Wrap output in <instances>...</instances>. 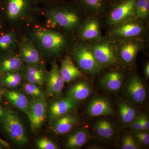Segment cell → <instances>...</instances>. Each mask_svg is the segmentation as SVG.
Wrapping results in <instances>:
<instances>
[{
    "label": "cell",
    "instance_id": "1",
    "mask_svg": "<svg viewBox=\"0 0 149 149\" xmlns=\"http://www.w3.org/2000/svg\"><path fill=\"white\" fill-rule=\"evenodd\" d=\"M3 118V127L10 139L18 146L26 145L28 141L26 130L16 113L8 111Z\"/></svg>",
    "mask_w": 149,
    "mask_h": 149
},
{
    "label": "cell",
    "instance_id": "2",
    "mask_svg": "<svg viewBox=\"0 0 149 149\" xmlns=\"http://www.w3.org/2000/svg\"><path fill=\"white\" fill-rule=\"evenodd\" d=\"M35 35L43 49L49 53L58 54L65 46V38L58 32L40 29L35 32Z\"/></svg>",
    "mask_w": 149,
    "mask_h": 149
},
{
    "label": "cell",
    "instance_id": "3",
    "mask_svg": "<svg viewBox=\"0 0 149 149\" xmlns=\"http://www.w3.org/2000/svg\"><path fill=\"white\" fill-rule=\"evenodd\" d=\"M73 57L80 69L89 74H95L101 69L102 66L96 60L92 51L84 46H79L74 49Z\"/></svg>",
    "mask_w": 149,
    "mask_h": 149
},
{
    "label": "cell",
    "instance_id": "4",
    "mask_svg": "<svg viewBox=\"0 0 149 149\" xmlns=\"http://www.w3.org/2000/svg\"><path fill=\"white\" fill-rule=\"evenodd\" d=\"M48 104L45 98L34 99L30 103L27 114L32 131L39 130L47 118Z\"/></svg>",
    "mask_w": 149,
    "mask_h": 149
},
{
    "label": "cell",
    "instance_id": "5",
    "mask_svg": "<svg viewBox=\"0 0 149 149\" xmlns=\"http://www.w3.org/2000/svg\"><path fill=\"white\" fill-rule=\"evenodd\" d=\"M49 13L51 22L65 29H73L80 21L76 13L68 9H54Z\"/></svg>",
    "mask_w": 149,
    "mask_h": 149
},
{
    "label": "cell",
    "instance_id": "6",
    "mask_svg": "<svg viewBox=\"0 0 149 149\" xmlns=\"http://www.w3.org/2000/svg\"><path fill=\"white\" fill-rule=\"evenodd\" d=\"M47 95L59 97L62 95L65 82L60 72V68L55 61L52 63V68L48 72L47 81Z\"/></svg>",
    "mask_w": 149,
    "mask_h": 149
},
{
    "label": "cell",
    "instance_id": "7",
    "mask_svg": "<svg viewBox=\"0 0 149 149\" xmlns=\"http://www.w3.org/2000/svg\"><path fill=\"white\" fill-rule=\"evenodd\" d=\"M76 107V102L67 97L51 102L48 107L49 119L51 122L67 114Z\"/></svg>",
    "mask_w": 149,
    "mask_h": 149
},
{
    "label": "cell",
    "instance_id": "8",
    "mask_svg": "<svg viewBox=\"0 0 149 149\" xmlns=\"http://www.w3.org/2000/svg\"><path fill=\"white\" fill-rule=\"evenodd\" d=\"M136 0H123L118 3L112 11L109 21L110 24H116L123 21L136 13Z\"/></svg>",
    "mask_w": 149,
    "mask_h": 149
},
{
    "label": "cell",
    "instance_id": "9",
    "mask_svg": "<svg viewBox=\"0 0 149 149\" xmlns=\"http://www.w3.org/2000/svg\"><path fill=\"white\" fill-rule=\"evenodd\" d=\"M128 97L134 102L143 103L146 97V90L143 81L137 76L130 77L125 88Z\"/></svg>",
    "mask_w": 149,
    "mask_h": 149
},
{
    "label": "cell",
    "instance_id": "10",
    "mask_svg": "<svg viewBox=\"0 0 149 149\" xmlns=\"http://www.w3.org/2000/svg\"><path fill=\"white\" fill-rule=\"evenodd\" d=\"M87 113L91 117L111 116L114 114V110L111 104L104 98H95L88 104Z\"/></svg>",
    "mask_w": 149,
    "mask_h": 149
},
{
    "label": "cell",
    "instance_id": "11",
    "mask_svg": "<svg viewBox=\"0 0 149 149\" xmlns=\"http://www.w3.org/2000/svg\"><path fill=\"white\" fill-rule=\"evenodd\" d=\"M19 49L21 58L28 65L41 64V56L32 41L24 37L19 45Z\"/></svg>",
    "mask_w": 149,
    "mask_h": 149
},
{
    "label": "cell",
    "instance_id": "12",
    "mask_svg": "<svg viewBox=\"0 0 149 149\" xmlns=\"http://www.w3.org/2000/svg\"><path fill=\"white\" fill-rule=\"evenodd\" d=\"M92 52L96 60L102 67L113 64L116 61L114 51L107 44L97 45Z\"/></svg>",
    "mask_w": 149,
    "mask_h": 149
},
{
    "label": "cell",
    "instance_id": "13",
    "mask_svg": "<svg viewBox=\"0 0 149 149\" xmlns=\"http://www.w3.org/2000/svg\"><path fill=\"white\" fill-rule=\"evenodd\" d=\"M123 82L122 72L115 71L107 73L100 81L102 88L111 93H116L120 91Z\"/></svg>",
    "mask_w": 149,
    "mask_h": 149
},
{
    "label": "cell",
    "instance_id": "14",
    "mask_svg": "<svg viewBox=\"0 0 149 149\" xmlns=\"http://www.w3.org/2000/svg\"><path fill=\"white\" fill-rule=\"evenodd\" d=\"M60 72L65 83H70L78 78L84 77L69 56L65 57L62 60Z\"/></svg>",
    "mask_w": 149,
    "mask_h": 149
},
{
    "label": "cell",
    "instance_id": "15",
    "mask_svg": "<svg viewBox=\"0 0 149 149\" xmlns=\"http://www.w3.org/2000/svg\"><path fill=\"white\" fill-rule=\"evenodd\" d=\"M79 121V118L74 115L66 114L55 120L52 130L56 135H64L69 133Z\"/></svg>",
    "mask_w": 149,
    "mask_h": 149
},
{
    "label": "cell",
    "instance_id": "16",
    "mask_svg": "<svg viewBox=\"0 0 149 149\" xmlns=\"http://www.w3.org/2000/svg\"><path fill=\"white\" fill-rule=\"evenodd\" d=\"M48 72L40 65H28L24 70L23 76L29 83L42 86L46 83Z\"/></svg>",
    "mask_w": 149,
    "mask_h": 149
},
{
    "label": "cell",
    "instance_id": "17",
    "mask_svg": "<svg viewBox=\"0 0 149 149\" xmlns=\"http://www.w3.org/2000/svg\"><path fill=\"white\" fill-rule=\"evenodd\" d=\"M32 2H34L33 0H5L9 17L12 19L17 18L30 8Z\"/></svg>",
    "mask_w": 149,
    "mask_h": 149
},
{
    "label": "cell",
    "instance_id": "18",
    "mask_svg": "<svg viewBox=\"0 0 149 149\" xmlns=\"http://www.w3.org/2000/svg\"><path fill=\"white\" fill-rule=\"evenodd\" d=\"M92 92L91 85L84 80L73 85L68 92L67 96L76 103L86 100L91 95Z\"/></svg>",
    "mask_w": 149,
    "mask_h": 149
},
{
    "label": "cell",
    "instance_id": "19",
    "mask_svg": "<svg viewBox=\"0 0 149 149\" xmlns=\"http://www.w3.org/2000/svg\"><path fill=\"white\" fill-rule=\"evenodd\" d=\"M4 95L13 106L27 114L30 102L25 94L14 90L5 91Z\"/></svg>",
    "mask_w": 149,
    "mask_h": 149
},
{
    "label": "cell",
    "instance_id": "20",
    "mask_svg": "<svg viewBox=\"0 0 149 149\" xmlns=\"http://www.w3.org/2000/svg\"><path fill=\"white\" fill-rule=\"evenodd\" d=\"M89 138L88 130L85 129L76 130L68 137L65 146L67 148H78L86 144Z\"/></svg>",
    "mask_w": 149,
    "mask_h": 149
},
{
    "label": "cell",
    "instance_id": "21",
    "mask_svg": "<svg viewBox=\"0 0 149 149\" xmlns=\"http://www.w3.org/2000/svg\"><path fill=\"white\" fill-rule=\"evenodd\" d=\"M95 132L102 139L110 140L114 136L116 128L113 123L107 120L100 119L95 123Z\"/></svg>",
    "mask_w": 149,
    "mask_h": 149
},
{
    "label": "cell",
    "instance_id": "22",
    "mask_svg": "<svg viewBox=\"0 0 149 149\" xmlns=\"http://www.w3.org/2000/svg\"><path fill=\"white\" fill-rule=\"evenodd\" d=\"M118 108L120 119L125 124H130L139 116L137 110L126 103L120 102Z\"/></svg>",
    "mask_w": 149,
    "mask_h": 149
},
{
    "label": "cell",
    "instance_id": "23",
    "mask_svg": "<svg viewBox=\"0 0 149 149\" xmlns=\"http://www.w3.org/2000/svg\"><path fill=\"white\" fill-rule=\"evenodd\" d=\"M23 60L21 57L13 56L5 59L2 62L0 70L2 72H17L22 68Z\"/></svg>",
    "mask_w": 149,
    "mask_h": 149
},
{
    "label": "cell",
    "instance_id": "24",
    "mask_svg": "<svg viewBox=\"0 0 149 149\" xmlns=\"http://www.w3.org/2000/svg\"><path fill=\"white\" fill-rule=\"evenodd\" d=\"M143 27L139 24L128 23L118 27L115 29L116 35L123 37H130L139 35L142 32Z\"/></svg>",
    "mask_w": 149,
    "mask_h": 149
},
{
    "label": "cell",
    "instance_id": "25",
    "mask_svg": "<svg viewBox=\"0 0 149 149\" xmlns=\"http://www.w3.org/2000/svg\"><path fill=\"white\" fill-rule=\"evenodd\" d=\"M100 35V27L97 21L91 20L88 22L81 32L82 37L86 40H93L97 38Z\"/></svg>",
    "mask_w": 149,
    "mask_h": 149
},
{
    "label": "cell",
    "instance_id": "26",
    "mask_svg": "<svg viewBox=\"0 0 149 149\" xmlns=\"http://www.w3.org/2000/svg\"><path fill=\"white\" fill-rule=\"evenodd\" d=\"M138 46L133 43H129L124 45L120 50L121 58L124 62L130 63L133 61L138 52Z\"/></svg>",
    "mask_w": 149,
    "mask_h": 149
},
{
    "label": "cell",
    "instance_id": "27",
    "mask_svg": "<svg viewBox=\"0 0 149 149\" xmlns=\"http://www.w3.org/2000/svg\"><path fill=\"white\" fill-rule=\"evenodd\" d=\"M40 85L27 82L22 86V89L25 94L30 96L34 99L45 98V93Z\"/></svg>",
    "mask_w": 149,
    "mask_h": 149
},
{
    "label": "cell",
    "instance_id": "28",
    "mask_svg": "<svg viewBox=\"0 0 149 149\" xmlns=\"http://www.w3.org/2000/svg\"><path fill=\"white\" fill-rule=\"evenodd\" d=\"M22 76L20 73L17 72H6L3 83L4 85L9 88H16L21 83Z\"/></svg>",
    "mask_w": 149,
    "mask_h": 149
},
{
    "label": "cell",
    "instance_id": "29",
    "mask_svg": "<svg viewBox=\"0 0 149 149\" xmlns=\"http://www.w3.org/2000/svg\"><path fill=\"white\" fill-rule=\"evenodd\" d=\"M136 13L139 18L146 17L149 13V0H136Z\"/></svg>",
    "mask_w": 149,
    "mask_h": 149
},
{
    "label": "cell",
    "instance_id": "30",
    "mask_svg": "<svg viewBox=\"0 0 149 149\" xmlns=\"http://www.w3.org/2000/svg\"><path fill=\"white\" fill-rule=\"evenodd\" d=\"M121 148L123 149H137L139 148L136 139L131 135H126L123 139Z\"/></svg>",
    "mask_w": 149,
    "mask_h": 149
},
{
    "label": "cell",
    "instance_id": "31",
    "mask_svg": "<svg viewBox=\"0 0 149 149\" xmlns=\"http://www.w3.org/2000/svg\"><path fill=\"white\" fill-rule=\"evenodd\" d=\"M37 146L40 149H57L58 147L56 144L47 138H42L37 141Z\"/></svg>",
    "mask_w": 149,
    "mask_h": 149
},
{
    "label": "cell",
    "instance_id": "32",
    "mask_svg": "<svg viewBox=\"0 0 149 149\" xmlns=\"http://www.w3.org/2000/svg\"><path fill=\"white\" fill-rule=\"evenodd\" d=\"M14 41V38L11 34H5L0 36V49L6 50L11 47Z\"/></svg>",
    "mask_w": 149,
    "mask_h": 149
},
{
    "label": "cell",
    "instance_id": "33",
    "mask_svg": "<svg viewBox=\"0 0 149 149\" xmlns=\"http://www.w3.org/2000/svg\"><path fill=\"white\" fill-rule=\"evenodd\" d=\"M85 6L93 10H99L103 6L104 0H81Z\"/></svg>",
    "mask_w": 149,
    "mask_h": 149
},
{
    "label": "cell",
    "instance_id": "34",
    "mask_svg": "<svg viewBox=\"0 0 149 149\" xmlns=\"http://www.w3.org/2000/svg\"><path fill=\"white\" fill-rule=\"evenodd\" d=\"M135 137L137 142L145 146L149 144V135L147 132L143 131H138L135 134Z\"/></svg>",
    "mask_w": 149,
    "mask_h": 149
},
{
    "label": "cell",
    "instance_id": "35",
    "mask_svg": "<svg viewBox=\"0 0 149 149\" xmlns=\"http://www.w3.org/2000/svg\"><path fill=\"white\" fill-rule=\"evenodd\" d=\"M130 126L131 129L137 132L144 130L143 127L141 123L140 116H138L132 121L130 123Z\"/></svg>",
    "mask_w": 149,
    "mask_h": 149
},
{
    "label": "cell",
    "instance_id": "36",
    "mask_svg": "<svg viewBox=\"0 0 149 149\" xmlns=\"http://www.w3.org/2000/svg\"><path fill=\"white\" fill-rule=\"evenodd\" d=\"M141 123L143 127L144 130H148L149 129V120L148 116L146 114L140 116Z\"/></svg>",
    "mask_w": 149,
    "mask_h": 149
},
{
    "label": "cell",
    "instance_id": "37",
    "mask_svg": "<svg viewBox=\"0 0 149 149\" xmlns=\"http://www.w3.org/2000/svg\"><path fill=\"white\" fill-rule=\"evenodd\" d=\"M145 74H146V76L148 78L149 77V63L146 65V67H145Z\"/></svg>",
    "mask_w": 149,
    "mask_h": 149
},
{
    "label": "cell",
    "instance_id": "38",
    "mask_svg": "<svg viewBox=\"0 0 149 149\" xmlns=\"http://www.w3.org/2000/svg\"><path fill=\"white\" fill-rule=\"evenodd\" d=\"M56 0H33L34 2H43V3H49L55 1Z\"/></svg>",
    "mask_w": 149,
    "mask_h": 149
},
{
    "label": "cell",
    "instance_id": "39",
    "mask_svg": "<svg viewBox=\"0 0 149 149\" xmlns=\"http://www.w3.org/2000/svg\"><path fill=\"white\" fill-rule=\"evenodd\" d=\"M5 113V111L0 106V118H3L4 115Z\"/></svg>",
    "mask_w": 149,
    "mask_h": 149
},
{
    "label": "cell",
    "instance_id": "40",
    "mask_svg": "<svg viewBox=\"0 0 149 149\" xmlns=\"http://www.w3.org/2000/svg\"><path fill=\"white\" fill-rule=\"evenodd\" d=\"M0 142H1V143L3 145L5 146L6 147H8L9 145L8 143L6 142L5 141H3V140H1V139H0Z\"/></svg>",
    "mask_w": 149,
    "mask_h": 149
},
{
    "label": "cell",
    "instance_id": "41",
    "mask_svg": "<svg viewBox=\"0 0 149 149\" xmlns=\"http://www.w3.org/2000/svg\"><path fill=\"white\" fill-rule=\"evenodd\" d=\"M5 91H3L2 89L0 88V99L2 97Z\"/></svg>",
    "mask_w": 149,
    "mask_h": 149
},
{
    "label": "cell",
    "instance_id": "42",
    "mask_svg": "<svg viewBox=\"0 0 149 149\" xmlns=\"http://www.w3.org/2000/svg\"><path fill=\"white\" fill-rule=\"evenodd\" d=\"M112 1H119V2H120L121 1H123V0H112Z\"/></svg>",
    "mask_w": 149,
    "mask_h": 149
},
{
    "label": "cell",
    "instance_id": "43",
    "mask_svg": "<svg viewBox=\"0 0 149 149\" xmlns=\"http://www.w3.org/2000/svg\"><path fill=\"white\" fill-rule=\"evenodd\" d=\"M1 70H0V79H1Z\"/></svg>",
    "mask_w": 149,
    "mask_h": 149
},
{
    "label": "cell",
    "instance_id": "44",
    "mask_svg": "<svg viewBox=\"0 0 149 149\" xmlns=\"http://www.w3.org/2000/svg\"><path fill=\"white\" fill-rule=\"evenodd\" d=\"M2 147L1 146H0V149H2Z\"/></svg>",
    "mask_w": 149,
    "mask_h": 149
}]
</instances>
